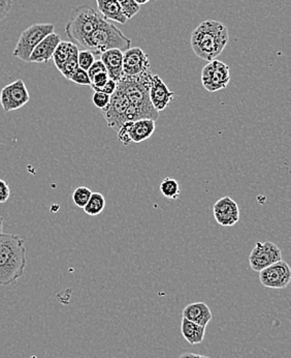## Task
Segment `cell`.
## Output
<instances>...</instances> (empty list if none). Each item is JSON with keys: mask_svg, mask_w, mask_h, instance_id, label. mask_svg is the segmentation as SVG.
<instances>
[{"mask_svg": "<svg viewBox=\"0 0 291 358\" xmlns=\"http://www.w3.org/2000/svg\"><path fill=\"white\" fill-rule=\"evenodd\" d=\"M10 189L8 182L0 178V203H6L10 199Z\"/></svg>", "mask_w": 291, "mask_h": 358, "instance_id": "obj_30", "label": "cell"}, {"mask_svg": "<svg viewBox=\"0 0 291 358\" xmlns=\"http://www.w3.org/2000/svg\"><path fill=\"white\" fill-rule=\"evenodd\" d=\"M103 17L96 8L89 6H78L71 12L65 26V33L71 43L85 49L86 41L98 26Z\"/></svg>", "mask_w": 291, "mask_h": 358, "instance_id": "obj_5", "label": "cell"}, {"mask_svg": "<svg viewBox=\"0 0 291 358\" xmlns=\"http://www.w3.org/2000/svg\"><path fill=\"white\" fill-rule=\"evenodd\" d=\"M105 207V199L103 194L92 193L88 200L87 204L84 206V212L88 216H96L100 214Z\"/></svg>", "mask_w": 291, "mask_h": 358, "instance_id": "obj_22", "label": "cell"}, {"mask_svg": "<svg viewBox=\"0 0 291 358\" xmlns=\"http://www.w3.org/2000/svg\"><path fill=\"white\" fill-rule=\"evenodd\" d=\"M181 332L189 344L198 345L204 341L206 327L193 323L186 318H183L182 323H181Z\"/></svg>", "mask_w": 291, "mask_h": 358, "instance_id": "obj_20", "label": "cell"}, {"mask_svg": "<svg viewBox=\"0 0 291 358\" xmlns=\"http://www.w3.org/2000/svg\"><path fill=\"white\" fill-rule=\"evenodd\" d=\"M96 3L98 12L107 21H113L122 25L128 22V19L117 0H96Z\"/></svg>", "mask_w": 291, "mask_h": 358, "instance_id": "obj_19", "label": "cell"}, {"mask_svg": "<svg viewBox=\"0 0 291 358\" xmlns=\"http://www.w3.org/2000/svg\"><path fill=\"white\" fill-rule=\"evenodd\" d=\"M149 58L144 50L139 47H132L123 52L124 76H140L150 71Z\"/></svg>", "mask_w": 291, "mask_h": 358, "instance_id": "obj_14", "label": "cell"}, {"mask_svg": "<svg viewBox=\"0 0 291 358\" xmlns=\"http://www.w3.org/2000/svg\"><path fill=\"white\" fill-rule=\"evenodd\" d=\"M78 67H79V65H78V56H76L71 58V60H67V62L63 63L59 67L58 71L62 74L65 79L69 80L71 76L73 75V73L77 71Z\"/></svg>", "mask_w": 291, "mask_h": 358, "instance_id": "obj_27", "label": "cell"}, {"mask_svg": "<svg viewBox=\"0 0 291 358\" xmlns=\"http://www.w3.org/2000/svg\"><path fill=\"white\" fill-rule=\"evenodd\" d=\"M280 260H282L281 250L271 241L256 242L249 256L251 268L256 273Z\"/></svg>", "mask_w": 291, "mask_h": 358, "instance_id": "obj_11", "label": "cell"}, {"mask_svg": "<svg viewBox=\"0 0 291 358\" xmlns=\"http://www.w3.org/2000/svg\"><path fill=\"white\" fill-rule=\"evenodd\" d=\"M69 81L73 82V83L78 84V85H91V82H90V78L89 76H88L87 71L80 69V67H78L77 71H76L75 73H73V75L71 76Z\"/></svg>", "mask_w": 291, "mask_h": 358, "instance_id": "obj_28", "label": "cell"}, {"mask_svg": "<svg viewBox=\"0 0 291 358\" xmlns=\"http://www.w3.org/2000/svg\"><path fill=\"white\" fill-rule=\"evenodd\" d=\"M101 62L107 69L109 79L119 81L124 76L123 73V52L119 49H109L103 52L100 56Z\"/></svg>", "mask_w": 291, "mask_h": 358, "instance_id": "obj_17", "label": "cell"}, {"mask_svg": "<svg viewBox=\"0 0 291 358\" xmlns=\"http://www.w3.org/2000/svg\"><path fill=\"white\" fill-rule=\"evenodd\" d=\"M149 1L150 0H134V2L140 6H145V4H147Z\"/></svg>", "mask_w": 291, "mask_h": 358, "instance_id": "obj_36", "label": "cell"}, {"mask_svg": "<svg viewBox=\"0 0 291 358\" xmlns=\"http://www.w3.org/2000/svg\"><path fill=\"white\" fill-rule=\"evenodd\" d=\"M179 358H211V357H206V355H195V353H184V355H181V357Z\"/></svg>", "mask_w": 291, "mask_h": 358, "instance_id": "obj_34", "label": "cell"}, {"mask_svg": "<svg viewBox=\"0 0 291 358\" xmlns=\"http://www.w3.org/2000/svg\"><path fill=\"white\" fill-rule=\"evenodd\" d=\"M92 195V191L87 187H78L73 193V201L76 206L80 208H84L87 204L90 196Z\"/></svg>", "mask_w": 291, "mask_h": 358, "instance_id": "obj_24", "label": "cell"}, {"mask_svg": "<svg viewBox=\"0 0 291 358\" xmlns=\"http://www.w3.org/2000/svg\"><path fill=\"white\" fill-rule=\"evenodd\" d=\"M10 10H12V6H2V4H0V22L8 16Z\"/></svg>", "mask_w": 291, "mask_h": 358, "instance_id": "obj_33", "label": "cell"}, {"mask_svg": "<svg viewBox=\"0 0 291 358\" xmlns=\"http://www.w3.org/2000/svg\"><path fill=\"white\" fill-rule=\"evenodd\" d=\"M214 218L223 227H233L239 222L240 208L237 202L229 196L219 199L213 207Z\"/></svg>", "mask_w": 291, "mask_h": 358, "instance_id": "obj_13", "label": "cell"}, {"mask_svg": "<svg viewBox=\"0 0 291 358\" xmlns=\"http://www.w3.org/2000/svg\"><path fill=\"white\" fill-rule=\"evenodd\" d=\"M26 248L22 237L0 233V285L16 283L25 273Z\"/></svg>", "mask_w": 291, "mask_h": 358, "instance_id": "obj_2", "label": "cell"}, {"mask_svg": "<svg viewBox=\"0 0 291 358\" xmlns=\"http://www.w3.org/2000/svg\"><path fill=\"white\" fill-rule=\"evenodd\" d=\"M2 229H3V218L0 216V233H2Z\"/></svg>", "mask_w": 291, "mask_h": 358, "instance_id": "obj_37", "label": "cell"}, {"mask_svg": "<svg viewBox=\"0 0 291 358\" xmlns=\"http://www.w3.org/2000/svg\"><path fill=\"white\" fill-rule=\"evenodd\" d=\"M117 1L128 20L134 18L140 12L141 6H138L134 0H117Z\"/></svg>", "mask_w": 291, "mask_h": 358, "instance_id": "obj_25", "label": "cell"}, {"mask_svg": "<svg viewBox=\"0 0 291 358\" xmlns=\"http://www.w3.org/2000/svg\"><path fill=\"white\" fill-rule=\"evenodd\" d=\"M94 61H96L94 54L89 50H82L78 53V65H79L80 69H84V71H87L94 65Z\"/></svg>", "mask_w": 291, "mask_h": 358, "instance_id": "obj_26", "label": "cell"}, {"mask_svg": "<svg viewBox=\"0 0 291 358\" xmlns=\"http://www.w3.org/2000/svg\"><path fill=\"white\" fill-rule=\"evenodd\" d=\"M79 51V47L71 42L61 41L53 54L52 60H54L57 69H59L63 63L78 56Z\"/></svg>", "mask_w": 291, "mask_h": 358, "instance_id": "obj_21", "label": "cell"}, {"mask_svg": "<svg viewBox=\"0 0 291 358\" xmlns=\"http://www.w3.org/2000/svg\"><path fill=\"white\" fill-rule=\"evenodd\" d=\"M160 191L168 199L176 200L180 197V185L176 179L166 178L159 185Z\"/></svg>", "mask_w": 291, "mask_h": 358, "instance_id": "obj_23", "label": "cell"}, {"mask_svg": "<svg viewBox=\"0 0 291 358\" xmlns=\"http://www.w3.org/2000/svg\"><path fill=\"white\" fill-rule=\"evenodd\" d=\"M30 100V94L27 90L26 84L22 79L16 80L8 85L4 86L0 92V103L4 112L23 108Z\"/></svg>", "mask_w": 291, "mask_h": 358, "instance_id": "obj_10", "label": "cell"}, {"mask_svg": "<svg viewBox=\"0 0 291 358\" xmlns=\"http://www.w3.org/2000/svg\"><path fill=\"white\" fill-rule=\"evenodd\" d=\"M61 42L60 35L53 33L47 35L37 47L33 49L29 62L31 63H47L52 60L53 54L56 50L57 46Z\"/></svg>", "mask_w": 291, "mask_h": 358, "instance_id": "obj_16", "label": "cell"}, {"mask_svg": "<svg viewBox=\"0 0 291 358\" xmlns=\"http://www.w3.org/2000/svg\"><path fill=\"white\" fill-rule=\"evenodd\" d=\"M183 318L198 325L206 327L209 322L212 320V312L206 303L194 302L186 305L183 309Z\"/></svg>", "mask_w": 291, "mask_h": 358, "instance_id": "obj_18", "label": "cell"}, {"mask_svg": "<svg viewBox=\"0 0 291 358\" xmlns=\"http://www.w3.org/2000/svg\"><path fill=\"white\" fill-rule=\"evenodd\" d=\"M259 280L265 287L284 289L290 285L291 281L290 265L285 261H278L275 264L270 265L267 268L259 271Z\"/></svg>", "mask_w": 291, "mask_h": 358, "instance_id": "obj_12", "label": "cell"}, {"mask_svg": "<svg viewBox=\"0 0 291 358\" xmlns=\"http://www.w3.org/2000/svg\"><path fill=\"white\" fill-rule=\"evenodd\" d=\"M130 48H132V41L113 23L103 18L96 31L86 41L84 50H89L94 56H100L109 49H119L124 52Z\"/></svg>", "mask_w": 291, "mask_h": 358, "instance_id": "obj_4", "label": "cell"}, {"mask_svg": "<svg viewBox=\"0 0 291 358\" xmlns=\"http://www.w3.org/2000/svg\"><path fill=\"white\" fill-rule=\"evenodd\" d=\"M155 128V121L152 119L127 121L118 130V140L126 146L130 143H142L151 138Z\"/></svg>", "mask_w": 291, "mask_h": 358, "instance_id": "obj_9", "label": "cell"}, {"mask_svg": "<svg viewBox=\"0 0 291 358\" xmlns=\"http://www.w3.org/2000/svg\"><path fill=\"white\" fill-rule=\"evenodd\" d=\"M107 126L118 132L125 122L130 121V105L126 96L116 90L111 96L109 104L101 110Z\"/></svg>", "mask_w": 291, "mask_h": 358, "instance_id": "obj_7", "label": "cell"}, {"mask_svg": "<svg viewBox=\"0 0 291 358\" xmlns=\"http://www.w3.org/2000/svg\"><path fill=\"white\" fill-rule=\"evenodd\" d=\"M116 90H117V82L115 80L109 79L107 83L105 84V86L101 88L100 92L112 96L116 92Z\"/></svg>", "mask_w": 291, "mask_h": 358, "instance_id": "obj_32", "label": "cell"}, {"mask_svg": "<svg viewBox=\"0 0 291 358\" xmlns=\"http://www.w3.org/2000/svg\"><path fill=\"white\" fill-rule=\"evenodd\" d=\"M175 92H170L168 86L158 75H152L150 81L149 98L152 106L158 113L166 110L174 100Z\"/></svg>", "mask_w": 291, "mask_h": 358, "instance_id": "obj_15", "label": "cell"}, {"mask_svg": "<svg viewBox=\"0 0 291 358\" xmlns=\"http://www.w3.org/2000/svg\"><path fill=\"white\" fill-rule=\"evenodd\" d=\"M105 71H107V69H105V65H103V63L101 62V60H99L94 61V65L90 67V69H88L87 73L90 79H91V78L94 77V76L97 75V74L105 73Z\"/></svg>", "mask_w": 291, "mask_h": 358, "instance_id": "obj_31", "label": "cell"}, {"mask_svg": "<svg viewBox=\"0 0 291 358\" xmlns=\"http://www.w3.org/2000/svg\"><path fill=\"white\" fill-rule=\"evenodd\" d=\"M12 0H0V4H2V6H12Z\"/></svg>", "mask_w": 291, "mask_h": 358, "instance_id": "obj_35", "label": "cell"}, {"mask_svg": "<svg viewBox=\"0 0 291 358\" xmlns=\"http://www.w3.org/2000/svg\"><path fill=\"white\" fill-rule=\"evenodd\" d=\"M151 71L140 76H123L117 82V88L126 96L130 105V121L152 119L157 121L159 113L152 106L149 98Z\"/></svg>", "mask_w": 291, "mask_h": 358, "instance_id": "obj_1", "label": "cell"}, {"mask_svg": "<svg viewBox=\"0 0 291 358\" xmlns=\"http://www.w3.org/2000/svg\"><path fill=\"white\" fill-rule=\"evenodd\" d=\"M202 86L210 92L224 90L231 81V71L227 63L220 60L209 61L208 65L202 69Z\"/></svg>", "mask_w": 291, "mask_h": 358, "instance_id": "obj_8", "label": "cell"}, {"mask_svg": "<svg viewBox=\"0 0 291 358\" xmlns=\"http://www.w3.org/2000/svg\"><path fill=\"white\" fill-rule=\"evenodd\" d=\"M109 101H111V96L105 92H94V94H92V103L96 108L100 109V110L105 109L109 104Z\"/></svg>", "mask_w": 291, "mask_h": 358, "instance_id": "obj_29", "label": "cell"}, {"mask_svg": "<svg viewBox=\"0 0 291 358\" xmlns=\"http://www.w3.org/2000/svg\"><path fill=\"white\" fill-rule=\"evenodd\" d=\"M55 25L52 23H35L22 31L18 43L15 47L12 56L19 60L29 62V58L33 49L45 39L54 33Z\"/></svg>", "mask_w": 291, "mask_h": 358, "instance_id": "obj_6", "label": "cell"}, {"mask_svg": "<svg viewBox=\"0 0 291 358\" xmlns=\"http://www.w3.org/2000/svg\"><path fill=\"white\" fill-rule=\"evenodd\" d=\"M229 41V29L216 20L204 21L191 35V47L194 54L206 61L216 60Z\"/></svg>", "mask_w": 291, "mask_h": 358, "instance_id": "obj_3", "label": "cell"}]
</instances>
